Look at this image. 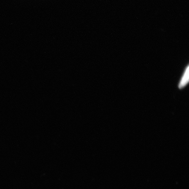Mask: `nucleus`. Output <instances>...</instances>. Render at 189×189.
<instances>
[{
    "instance_id": "f257e3e1",
    "label": "nucleus",
    "mask_w": 189,
    "mask_h": 189,
    "mask_svg": "<svg viewBox=\"0 0 189 189\" xmlns=\"http://www.w3.org/2000/svg\"><path fill=\"white\" fill-rule=\"evenodd\" d=\"M189 66L186 68L184 75L182 78L179 84V88L182 89L184 88L189 82Z\"/></svg>"
}]
</instances>
